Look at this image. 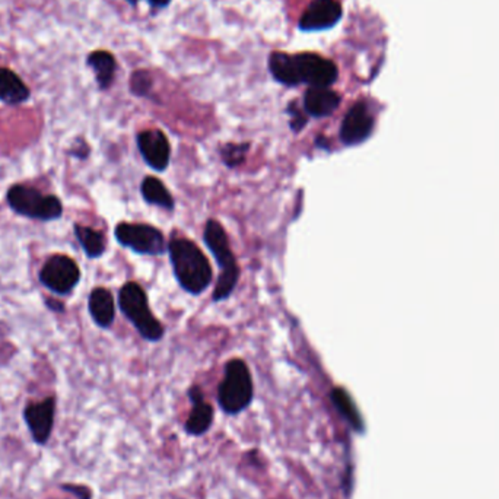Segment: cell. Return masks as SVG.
<instances>
[{"label":"cell","mask_w":499,"mask_h":499,"mask_svg":"<svg viewBox=\"0 0 499 499\" xmlns=\"http://www.w3.org/2000/svg\"><path fill=\"white\" fill-rule=\"evenodd\" d=\"M341 100V95L333 89L310 88L304 95V110L315 119L327 117L339 108Z\"/></svg>","instance_id":"14"},{"label":"cell","mask_w":499,"mask_h":499,"mask_svg":"<svg viewBox=\"0 0 499 499\" xmlns=\"http://www.w3.org/2000/svg\"><path fill=\"white\" fill-rule=\"evenodd\" d=\"M28 86L15 72L8 67H0V101L9 105H18L30 98Z\"/></svg>","instance_id":"17"},{"label":"cell","mask_w":499,"mask_h":499,"mask_svg":"<svg viewBox=\"0 0 499 499\" xmlns=\"http://www.w3.org/2000/svg\"><path fill=\"white\" fill-rule=\"evenodd\" d=\"M86 64L93 69L100 88H110L111 84L115 81V67H117L115 55L108 52H103V50H100V52H94L88 55Z\"/></svg>","instance_id":"19"},{"label":"cell","mask_w":499,"mask_h":499,"mask_svg":"<svg viewBox=\"0 0 499 499\" xmlns=\"http://www.w3.org/2000/svg\"><path fill=\"white\" fill-rule=\"evenodd\" d=\"M344 16V9L337 0H313L301 16L298 28L304 33L330 30Z\"/></svg>","instance_id":"10"},{"label":"cell","mask_w":499,"mask_h":499,"mask_svg":"<svg viewBox=\"0 0 499 499\" xmlns=\"http://www.w3.org/2000/svg\"><path fill=\"white\" fill-rule=\"evenodd\" d=\"M137 148L152 170L163 173L170 165L171 146L161 130H144L137 135Z\"/></svg>","instance_id":"12"},{"label":"cell","mask_w":499,"mask_h":499,"mask_svg":"<svg viewBox=\"0 0 499 499\" xmlns=\"http://www.w3.org/2000/svg\"><path fill=\"white\" fill-rule=\"evenodd\" d=\"M374 117L370 108L363 101L356 103L344 115L341 126V139L346 146H356L365 142L373 134Z\"/></svg>","instance_id":"11"},{"label":"cell","mask_w":499,"mask_h":499,"mask_svg":"<svg viewBox=\"0 0 499 499\" xmlns=\"http://www.w3.org/2000/svg\"><path fill=\"white\" fill-rule=\"evenodd\" d=\"M89 314L96 325L108 329L115 323V300L110 291L105 288L94 289L88 300Z\"/></svg>","instance_id":"15"},{"label":"cell","mask_w":499,"mask_h":499,"mask_svg":"<svg viewBox=\"0 0 499 499\" xmlns=\"http://www.w3.org/2000/svg\"><path fill=\"white\" fill-rule=\"evenodd\" d=\"M115 235L119 245L137 254L161 255L168 252L163 233L146 224L122 222L115 226Z\"/></svg>","instance_id":"6"},{"label":"cell","mask_w":499,"mask_h":499,"mask_svg":"<svg viewBox=\"0 0 499 499\" xmlns=\"http://www.w3.org/2000/svg\"><path fill=\"white\" fill-rule=\"evenodd\" d=\"M12 211L26 218L38 221H55L62 218L64 205L59 197L53 195H43L40 190L30 185H12L6 195Z\"/></svg>","instance_id":"5"},{"label":"cell","mask_w":499,"mask_h":499,"mask_svg":"<svg viewBox=\"0 0 499 499\" xmlns=\"http://www.w3.org/2000/svg\"><path fill=\"white\" fill-rule=\"evenodd\" d=\"M148 2L155 8H165L171 4V0H148Z\"/></svg>","instance_id":"26"},{"label":"cell","mask_w":499,"mask_h":499,"mask_svg":"<svg viewBox=\"0 0 499 499\" xmlns=\"http://www.w3.org/2000/svg\"><path fill=\"white\" fill-rule=\"evenodd\" d=\"M168 253L178 285L185 293L200 295L209 288L214 279L212 267L206 255L195 243L185 238H175L168 245Z\"/></svg>","instance_id":"1"},{"label":"cell","mask_w":499,"mask_h":499,"mask_svg":"<svg viewBox=\"0 0 499 499\" xmlns=\"http://www.w3.org/2000/svg\"><path fill=\"white\" fill-rule=\"evenodd\" d=\"M295 62L301 82L310 88H330L339 76L336 65L315 53L295 55Z\"/></svg>","instance_id":"8"},{"label":"cell","mask_w":499,"mask_h":499,"mask_svg":"<svg viewBox=\"0 0 499 499\" xmlns=\"http://www.w3.org/2000/svg\"><path fill=\"white\" fill-rule=\"evenodd\" d=\"M269 71L279 84L285 86H298L303 84L296 66L295 55L274 52L269 57Z\"/></svg>","instance_id":"16"},{"label":"cell","mask_w":499,"mask_h":499,"mask_svg":"<svg viewBox=\"0 0 499 499\" xmlns=\"http://www.w3.org/2000/svg\"><path fill=\"white\" fill-rule=\"evenodd\" d=\"M55 399L47 397L37 404H26L24 409L25 421L31 438L38 445H47L55 429Z\"/></svg>","instance_id":"9"},{"label":"cell","mask_w":499,"mask_h":499,"mask_svg":"<svg viewBox=\"0 0 499 499\" xmlns=\"http://www.w3.org/2000/svg\"><path fill=\"white\" fill-rule=\"evenodd\" d=\"M254 396L252 373L243 359H231L218 387V404L222 412L230 416L245 412Z\"/></svg>","instance_id":"3"},{"label":"cell","mask_w":499,"mask_h":499,"mask_svg":"<svg viewBox=\"0 0 499 499\" xmlns=\"http://www.w3.org/2000/svg\"><path fill=\"white\" fill-rule=\"evenodd\" d=\"M189 399L193 407L185 421V433L192 436L205 435L214 425V407L205 400L204 392L199 385L189 388Z\"/></svg>","instance_id":"13"},{"label":"cell","mask_w":499,"mask_h":499,"mask_svg":"<svg viewBox=\"0 0 499 499\" xmlns=\"http://www.w3.org/2000/svg\"><path fill=\"white\" fill-rule=\"evenodd\" d=\"M330 400H332L337 414H341V418L351 426L352 431H355L356 434H363L365 431L363 416L359 414L358 407L352 400L351 394L344 388H333L330 393Z\"/></svg>","instance_id":"18"},{"label":"cell","mask_w":499,"mask_h":499,"mask_svg":"<svg viewBox=\"0 0 499 499\" xmlns=\"http://www.w3.org/2000/svg\"><path fill=\"white\" fill-rule=\"evenodd\" d=\"M152 78L149 72L136 71L130 79V91L137 96H146L151 93Z\"/></svg>","instance_id":"23"},{"label":"cell","mask_w":499,"mask_h":499,"mask_svg":"<svg viewBox=\"0 0 499 499\" xmlns=\"http://www.w3.org/2000/svg\"><path fill=\"white\" fill-rule=\"evenodd\" d=\"M60 489L67 492V494H71L76 499H93L94 496L91 488H88L85 484H64L60 486Z\"/></svg>","instance_id":"24"},{"label":"cell","mask_w":499,"mask_h":499,"mask_svg":"<svg viewBox=\"0 0 499 499\" xmlns=\"http://www.w3.org/2000/svg\"><path fill=\"white\" fill-rule=\"evenodd\" d=\"M81 281V270L71 257L55 254L41 267L40 282L55 295H69Z\"/></svg>","instance_id":"7"},{"label":"cell","mask_w":499,"mask_h":499,"mask_svg":"<svg viewBox=\"0 0 499 499\" xmlns=\"http://www.w3.org/2000/svg\"><path fill=\"white\" fill-rule=\"evenodd\" d=\"M142 197L149 205L163 207L166 211L175 209V197L171 196L164 183L155 177H146L141 185Z\"/></svg>","instance_id":"20"},{"label":"cell","mask_w":499,"mask_h":499,"mask_svg":"<svg viewBox=\"0 0 499 499\" xmlns=\"http://www.w3.org/2000/svg\"><path fill=\"white\" fill-rule=\"evenodd\" d=\"M127 2H129L130 5H136L139 0H127Z\"/></svg>","instance_id":"27"},{"label":"cell","mask_w":499,"mask_h":499,"mask_svg":"<svg viewBox=\"0 0 499 499\" xmlns=\"http://www.w3.org/2000/svg\"><path fill=\"white\" fill-rule=\"evenodd\" d=\"M75 235L78 238L79 245L84 248V252L89 259H98L105 252V240L100 231L76 224Z\"/></svg>","instance_id":"21"},{"label":"cell","mask_w":499,"mask_h":499,"mask_svg":"<svg viewBox=\"0 0 499 499\" xmlns=\"http://www.w3.org/2000/svg\"><path fill=\"white\" fill-rule=\"evenodd\" d=\"M248 148H250L248 144L225 145L221 151L222 161H224L225 165L231 166V168H234V166H238L240 164H243V161H245V154H247Z\"/></svg>","instance_id":"22"},{"label":"cell","mask_w":499,"mask_h":499,"mask_svg":"<svg viewBox=\"0 0 499 499\" xmlns=\"http://www.w3.org/2000/svg\"><path fill=\"white\" fill-rule=\"evenodd\" d=\"M119 307L144 339L149 342L163 339V324L152 314L148 296L136 282H127L126 285L120 289Z\"/></svg>","instance_id":"4"},{"label":"cell","mask_w":499,"mask_h":499,"mask_svg":"<svg viewBox=\"0 0 499 499\" xmlns=\"http://www.w3.org/2000/svg\"><path fill=\"white\" fill-rule=\"evenodd\" d=\"M205 243L211 250L215 260L218 263L219 276L216 281V288L214 291V301L226 300L230 298L234 289L237 286L240 279V267L237 266V260L234 255L230 240L226 235L224 226L218 221H207L204 234Z\"/></svg>","instance_id":"2"},{"label":"cell","mask_w":499,"mask_h":499,"mask_svg":"<svg viewBox=\"0 0 499 499\" xmlns=\"http://www.w3.org/2000/svg\"><path fill=\"white\" fill-rule=\"evenodd\" d=\"M289 115H291V129L298 134L307 125V119L301 115L300 108L296 107L295 103L291 104L288 107Z\"/></svg>","instance_id":"25"}]
</instances>
